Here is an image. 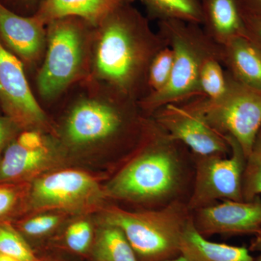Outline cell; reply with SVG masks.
<instances>
[{
	"label": "cell",
	"instance_id": "cell-1",
	"mask_svg": "<svg viewBox=\"0 0 261 261\" xmlns=\"http://www.w3.org/2000/svg\"><path fill=\"white\" fill-rule=\"evenodd\" d=\"M92 70L102 85L137 102L145 96L149 63L166 43L132 4L110 13L92 33Z\"/></svg>",
	"mask_w": 261,
	"mask_h": 261
},
{
	"label": "cell",
	"instance_id": "cell-2",
	"mask_svg": "<svg viewBox=\"0 0 261 261\" xmlns=\"http://www.w3.org/2000/svg\"><path fill=\"white\" fill-rule=\"evenodd\" d=\"M144 146L108 184V195L120 200H165L176 191L181 178L180 145L154 121L145 120Z\"/></svg>",
	"mask_w": 261,
	"mask_h": 261
},
{
	"label": "cell",
	"instance_id": "cell-3",
	"mask_svg": "<svg viewBox=\"0 0 261 261\" xmlns=\"http://www.w3.org/2000/svg\"><path fill=\"white\" fill-rule=\"evenodd\" d=\"M158 32L172 48L173 64L166 87L138 102L142 111L150 116L166 105L181 104L200 97L201 61L216 44L200 25L181 20H161Z\"/></svg>",
	"mask_w": 261,
	"mask_h": 261
},
{
	"label": "cell",
	"instance_id": "cell-4",
	"mask_svg": "<svg viewBox=\"0 0 261 261\" xmlns=\"http://www.w3.org/2000/svg\"><path fill=\"white\" fill-rule=\"evenodd\" d=\"M187 205L173 202L159 210L108 211L106 224L121 228L139 260L163 261L180 255V239L190 217Z\"/></svg>",
	"mask_w": 261,
	"mask_h": 261
},
{
	"label": "cell",
	"instance_id": "cell-5",
	"mask_svg": "<svg viewBox=\"0 0 261 261\" xmlns=\"http://www.w3.org/2000/svg\"><path fill=\"white\" fill-rule=\"evenodd\" d=\"M92 27L76 17L56 19L47 24V54L37 76L38 90L44 99L61 95L84 75Z\"/></svg>",
	"mask_w": 261,
	"mask_h": 261
},
{
	"label": "cell",
	"instance_id": "cell-6",
	"mask_svg": "<svg viewBox=\"0 0 261 261\" xmlns=\"http://www.w3.org/2000/svg\"><path fill=\"white\" fill-rule=\"evenodd\" d=\"M102 87L99 97H82L71 108L65 126V138L70 145L82 147L117 138L141 110L135 99Z\"/></svg>",
	"mask_w": 261,
	"mask_h": 261
},
{
	"label": "cell",
	"instance_id": "cell-7",
	"mask_svg": "<svg viewBox=\"0 0 261 261\" xmlns=\"http://www.w3.org/2000/svg\"><path fill=\"white\" fill-rule=\"evenodd\" d=\"M228 74V90L222 97L216 100L197 97L181 104L198 113L221 135L234 139L247 159L261 129V91Z\"/></svg>",
	"mask_w": 261,
	"mask_h": 261
},
{
	"label": "cell",
	"instance_id": "cell-8",
	"mask_svg": "<svg viewBox=\"0 0 261 261\" xmlns=\"http://www.w3.org/2000/svg\"><path fill=\"white\" fill-rule=\"evenodd\" d=\"M231 152L228 155H195V183L187 203L190 211L218 200L243 201V179L246 157L238 142L226 136Z\"/></svg>",
	"mask_w": 261,
	"mask_h": 261
},
{
	"label": "cell",
	"instance_id": "cell-9",
	"mask_svg": "<svg viewBox=\"0 0 261 261\" xmlns=\"http://www.w3.org/2000/svg\"><path fill=\"white\" fill-rule=\"evenodd\" d=\"M102 197L97 181L88 173L63 170L37 178L27 198L35 210L78 211L94 205Z\"/></svg>",
	"mask_w": 261,
	"mask_h": 261
},
{
	"label": "cell",
	"instance_id": "cell-10",
	"mask_svg": "<svg viewBox=\"0 0 261 261\" xmlns=\"http://www.w3.org/2000/svg\"><path fill=\"white\" fill-rule=\"evenodd\" d=\"M0 106L20 128H47L45 113L38 102L23 63L0 41Z\"/></svg>",
	"mask_w": 261,
	"mask_h": 261
},
{
	"label": "cell",
	"instance_id": "cell-11",
	"mask_svg": "<svg viewBox=\"0 0 261 261\" xmlns=\"http://www.w3.org/2000/svg\"><path fill=\"white\" fill-rule=\"evenodd\" d=\"M151 117L171 138L187 146L195 155H228L231 152L226 136L185 105H166Z\"/></svg>",
	"mask_w": 261,
	"mask_h": 261
},
{
	"label": "cell",
	"instance_id": "cell-12",
	"mask_svg": "<svg viewBox=\"0 0 261 261\" xmlns=\"http://www.w3.org/2000/svg\"><path fill=\"white\" fill-rule=\"evenodd\" d=\"M195 227L204 237L255 235L261 230V198L223 200L194 211Z\"/></svg>",
	"mask_w": 261,
	"mask_h": 261
},
{
	"label": "cell",
	"instance_id": "cell-13",
	"mask_svg": "<svg viewBox=\"0 0 261 261\" xmlns=\"http://www.w3.org/2000/svg\"><path fill=\"white\" fill-rule=\"evenodd\" d=\"M53 151L45 137L34 129L17 136L0 157V183H25L53 161Z\"/></svg>",
	"mask_w": 261,
	"mask_h": 261
},
{
	"label": "cell",
	"instance_id": "cell-14",
	"mask_svg": "<svg viewBox=\"0 0 261 261\" xmlns=\"http://www.w3.org/2000/svg\"><path fill=\"white\" fill-rule=\"evenodd\" d=\"M47 39V25L36 15L23 16L0 2V41L23 63L40 58Z\"/></svg>",
	"mask_w": 261,
	"mask_h": 261
},
{
	"label": "cell",
	"instance_id": "cell-15",
	"mask_svg": "<svg viewBox=\"0 0 261 261\" xmlns=\"http://www.w3.org/2000/svg\"><path fill=\"white\" fill-rule=\"evenodd\" d=\"M202 27L206 35L219 45L245 37L246 29L240 0H201Z\"/></svg>",
	"mask_w": 261,
	"mask_h": 261
},
{
	"label": "cell",
	"instance_id": "cell-16",
	"mask_svg": "<svg viewBox=\"0 0 261 261\" xmlns=\"http://www.w3.org/2000/svg\"><path fill=\"white\" fill-rule=\"evenodd\" d=\"M135 0H44L34 13L45 25L56 19L76 17L95 27L115 10Z\"/></svg>",
	"mask_w": 261,
	"mask_h": 261
},
{
	"label": "cell",
	"instance_id": "cell-17",
	"mask_svg": "<svg viewBox=\"0 0 261 261\" xmlns=\"http://www.w3.org/2000/svg\"><path fill=\"white\" fill-rule=\"evenodd\" d=\"M220 60L233 78L261 91V53L247 37L231 39L219 45Z\"/></svg>",
	"mask_w": 261,
	"mask_h": 261
},
{
	"label": "cell",
	"instance_id": "cell-18",
	"mask_svg": "<svg viewBox=\"0 0 261 261\" xmlns=\"http://www.w3.org/2000/svg\"><path fill=\"white\" fill-rule=\"evenodd\" d=\"M180 254L190 261H254L250 249L244 246L215 243L201 234L192 216L187 221L181 239Z\"/></svg>",
	"mask_w": 261,
	"mask_h": 261
},
{
	"label": "cell",
	"instance_id": "cell-19",
	"mask_svg": "<svg viewBox=\"0 0 261 261\" xmlns=\"http://www.w3.org/2000/svg\"><path fill=\"white\" fill-rule=\"evenodd\" d=\"M229 74L220 60L219 44H216L202 58L199 73L200 97L216 100L227 92Z\"/></svg>",
	"mask_w": 261,
	"mask_h": 261
},
{
	"label": "cell",
	"instance_id": "cell-20",
	"mask_svg": "<svg viewBox=\"0 0 261 261\" xmlns=\"http://www.w3.org/2000/svg\"><path fill=\"white\" fill-rule=\"evenodd\" d=\"M149 17L161 20H176L202 25L201 0H141Z\"/></svg>",
	"mask_w": 261,
	"mask_h": 261
},
{
	"label": "cell",
	"instance_id": "cell-21",
	"mask_svg": "<svg viewBox=\"0 0 261 261\" xmlns=\"http://www.w3.org/2000/svg\"><path fill=\"white\" fill-rule=\"evenodd\" d=\"M94 255L99 261H140L121 228L107 224L98 234Z\"/></svg>",
	"mask_w": 261,
	"mask_h": 261
},
{
	"label": "cell",
	"instance_id": "cell-22",
	"mask_svg": "<svg viewBox=\"0 0 261 261\" xmlns=\"http://www.w3.org/2000/svg\"><path fill=\"white\" fill-rule=\"evenodd\" d=\"M173 64V51L166 41V43L154 54L149 63L144 98L158 93L166 87L171 77Z\"/></svg>",
	"mask_w": 261,
	"mask_h": 261
},
{
	"label": "cell",
	"instance_id": "cell-23",
	"mask_svg": "<svg viewBox=\"0 0 261 261\" xmlns=\"http://www.w3.org/2000/svg\"><path fill=\"white\" fill-rule=\"evenodd\" d=\"M244 201L261 197V129L246 159L243 179Z\"/></svg>",
	"mask_w": 261,
	"mask_h": 261
},
{
	"label": "cell",
	"instance_id": "cell-24",
	"mask_svg": "<svg viewBox=\"0 0 261 261\" xmlns=\"http://www.w3.org/2000/svg\"><path fill=\"white\" fill-rule=\"evenodd\" d=\"M0 252L19 261H41L9 222L0 224Z\"/></svg>",
	"mask_w": 261,
	"mask_h": 261
},
{
	"label": "cell",
	"instance_id": "cell-25",
	"mask_svg": "<svg viewBox=\"0 0 261 261\" xmlns=\"http://www.w3.org/2000/svg\"><path fill=\"white\" fill-rule=\"evenodd\" d=\"M28 192L25 183H0V224L8 222L27 198Z\"/></svg>",
	"mask_w": 261,
	"mask_h": 261
},
{
	"label": "cell",
	"instance_id": "cell-26",
	"mask_svg": "<svg viewBox=\"0 0 261 261\" xmlns=\"http://www.w3.org/2000/svg\"><path fill=\"white\" fill-rule=\"evenodd\" d=\"M93 238L92 228L89 222L80 221L70 225L65 233V242L70 250L79 253L87 251Z\"/></svg>",
	"mask_w": 261,
	"mask_h": 261
},
{
	"label": "cell",
	"instance_id": "cell-27",
	"mask_svg": "<svg viewBox=\"0 0 261 261\" xmlns=\"http://www.w3.org/2000/svg\"><path fill=\"white\" fill-rule=\"evenodd\" d=\"M60 218L55 215H44L31 218L18 225L20 231L31 237H39L51 231L58 223Z\"/></svg>",
	"mask_w": 261,
	"mask_h": 261
},
{
	"label": "cell",
	"instance_id": "cell-28",
	"mask_svg": "<svg viewBox=\"0 0 261 261\" xmlns=\"http://www.w3.org/2000/svg\"><path fill=\"white\" fill-rule=\"evenodd\" d=\"M240 3L247 37L261 53V13L247 8L241 1Z\"/></svg>",
	"mask_w": 261,
	"mask_h": 261
},
{
	"label": "cell",
	"instance_id": "cell-29",
	"mask_svg": "<svg viewBox=\"0 0 261 261\" xmlns=\"http://www.w3.org/2000/svg\"><path fill=\"white\" fill-rule=\"evenodd\" d=\"M20 128L9 117L0 116V157L12 142Z\"/></svg>",
	"mask_w": 261,
	"mask_h": 261
},
{
	"label": "cell",
	"instance_id": "cell-30",
	"mask_svg": "<svg viewBox=\"0 0 261 261\" xmlns=\"http://www.w3.org/2000/svg\"><path fill=\"white\" fill-rule=\"evenodd\" d=\"M44 1V0H0V2L9 9L11 8V5H13L23 8H32L36 6L38 10Z\"/></svg>",
	"mask_w": 261,
	"mask_h": 261
},
{
	"label": "cell",
	"instance_id": "cell-31",
	"mask_svg": "<svg viewBox=\"0 0 261 261\" xmlns=\"http://www.w3.org/2000/svg\"><path fill=\"white\" fill-rule=\"evenodd\" d=\"M249 249L250 251L257 252V255L255 257L254 261H261V230L256 234L254 235V239Z\"/></svg>",
	"mask_w": 261,
	"mask_h": 261
},
{
	"label": "cell",
	"instance_id": "cell-32",
	"mask_svg": "<svg viewBox=\"0 0 261 261\" xmlns=\"http://www.w3.org/2000/svg\"><path fill=\"white\" fill-rule=\"evenodd\" d=\"M240 1L247 8L261 13V0H240Z\"/></svg>",
	"mask_w": 261,
	"mask_h": 261
},
{
	"label": "cell",
	"instance_id": "cell-33",
	"mask_svg": "<svg viewBox=\"0 0 261 261\" xmlns=\"http://www.w3.org/2000/svg\"><path fill=\"white\" fill-rule=\"evenodd\" d=\"M163 261H190L186 257L184 256V255H177V256L172 257V258L167 259V260H165Z\"/></svg>",
	"mask_w": 261,
	"mask_h": 261
},
{
	"label": "cell",
	"instance_id": "cell-34",
	"mask_svg": "<svg viewBox=\"0 0 261 261\" xmlns=\"http://www.w3.org/2000/svg\"><path fill=\"white\" fill-rule=\"evenodd\" d=\"M0 261H19L17 259L13 258V257L8 256V255H5V254L0 252Z\"/></svg>",
	"mask_w": 261,
	"mask_h": 261
}]
</instances>
